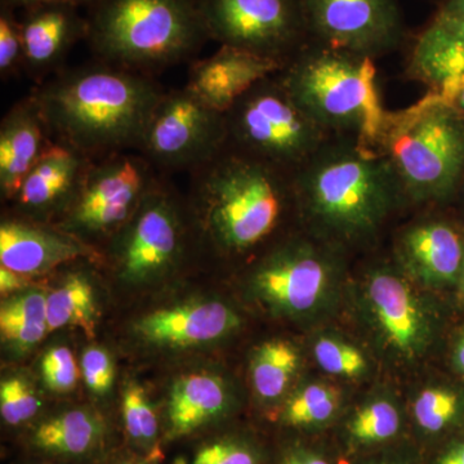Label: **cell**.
Wrapping results in <instances>:
<instances>
[{"mask_svg": "<svg viewBox=\"0 0 464 464\" xmlns=\"http://www.w3.org/2000/svg\"><path fill=\"white\" fill-rule=\"evenodd\" d=\"M299 227L335 249L369 248L409 207L392 164L377 145L332 136L293 173Z\"/></svg>", "mask_w": 464, "mask_h": 464, "instance_id": "1", "label": "cell"}, {"mask_svg": "<svg viewBox=\"0 0 464 464\" xmlns=\"http://www.w3.org/2000/svg\"><path fill=\"white\" fill-rule=\"evenodd\" d=\"M164 92L154 76L96 60L58 72L30 96L54 141L96 160L139 151Z\"/></svg>", "mask_w": 464, "mask_h": 464, "instance_id": "2", "label": "cell"}, {"mask_svg": "<svg viewBox=\"0 0 464 464\" xmlns=\"http://www.w3.org/2000/svg\"><path fill=\"white\" fill-rule=\"evenodd\" d=\"M190 217L208 246L244 256L276 243L286 216L297 215L293 173L226 145L188 173Z\"/></svg>", "mask_w": 464, "mask_h": 464, "instance_id": "3", "label": "cell"}, {"mask_svg": "<svg viewBox=\"0 0 464 464\" xmlns=\"http://www.w3.org/2000/svg\"><path fill=\"white\" fill-rule=\"evenodd\" d=\"M85 17L96 60L146 75L191 61L210 41L198 0H92Z\"/></svg>", "mask_w": 464, "mask_h": 464, "instance_id": "4", "label": "cell"}, {"mask_svg": "<svg viewBox=\"0 0 464 464\" xmlns=\"http://www.w3.org/2000/svg\"><path fill=\"white\" fill-rule=\"evenodd\" d=\"M277 75L299 108L325 132L377 145L389 111L374 60L310 41Z\"/></svg>", "mask_w": 464, "mask_h": 464, "instance_id": "5", "label": "cell"}, {"mask_svg": "<svg viewBox=\"0 0 464 464\" xmlns=\"http://www.w3.org/2000/svg\"><path fill=\"white\" fill-rule=\"evenodd\" d=\"M378 149L398 174L409 206L448 203L464 186V116L427 94L389 112Z\"/></svg>", "mask_w": 464, "mask_h": 464, "instance_id": "6", "label": "cell"}, {"mask_svg": "<svg viewBox=\"0 0 464 464\" xmlns=\"http://www.w3.org/2000/svg\"><path fill=\"white\" fill-rule=\"evenodd\" d=\"M230 148L295 173L331 139L304 114L279 75L268 76L225 112Z\"/></svg>", "mask_w": 464, "mask_h": 464, "instance_id": "7", "label": "cell"}, {"mask_svg": "<svg viewBox=\"0 0 464 464\" xmlns=\"http://www.w3.org/2000/svg\"><path fill=\"white\" fill-rule=\"evenodd\" d=\"M344 257L346 253L299 228L256 258L248 285L274 315H316L340 284Z\"/></svg>", "mask_w": 464, "mask_h": 464, "instance_id": "8", "label": "cell"}, {"mask_svg": "<svg viewBox=\"0 0 464 464\" xmlns=\"http://www.w3.org/2000/svg\"><path fill=\"white\" fill-rule=\"evenodd\" d=\"M188 216L161 177L132 218L109 240L119 279L130 285H149L174 273L188 252Z\"/></svg>", "mask_w": 464, "mask_h": 464, "instance_id": "9", "label": "cell"}, {"mask_svg": "<svg viewBox=\"0 0 464 464\" xmlns=\"http://www.w3.org/2000/svg\"><path fill=\"white\" fill-rule=\"evenodd\" d=\"M161 177L139 151L96 159L57 226L90 246L92 240H110L132 218Z\"/></svg>", "mask_w": 464, "mask_h": 464, "instance_id": "10", "label": "cell"}, {"mask_svg": "<svg viewBox=\"0 0 464 464\" xmlns=\"http://www.w3.org/2000/svg\"><path fill=\"white\" fill-rule=\"evenodd\" d=\"M227 142L225 114L183 85L164 92L152 110L139 152L159 173L188 172L216 157Z\"/></svg>", "mask_w": 464, "mask_h": 464, "instance_id": "11", "label": "cell"}, {"mask_svg": "<svg viewBox=\"0 0 464 464\" xmlns=\"http://www.w3.org/2000/svg\"><path fill=\"white\" fill-rule=\"evenodd\" d=\"M210 41L285 63L310 42L302 0H198Z\"/></svg>", "mask_w": 464, "mask_h": 464, "instance_id": "12", "label": "cell"}, {"mask_svg": "<svg viewBox=\"0 0 464 464\" xmlns=\"http://www.w3.org/2000/svg\"><path fill=\"white\" fill-rule=\"evenodd\" d=\"M311 42L378 60L406 39L399 0H302Z\"/></svg>", "mask_w": 464, "mask_h": 464, "instance_id": "13", "label": "cell"}, {"mask_svg": "<svg viewBox=\"0 0 464 464\" xmlns=\"http://www.w3.org/2000/svg\"><path fill=\"white\" fill-rule=\"evenodd\" d=\"M398 266L369 271L365 302L381 343L400 359H420L433 337L431 315Z\"/></svg>", "mask_w": 464, "mask_h": 464, "instance_id": "14", "label": "cell"}, {"mask_svg": "<svg viewBox=\"0 0 464 464\" xmlns=\"http://www.w3.org/2000/svg\"><path fill=\"white\" fill-rule=\"evenodd\" d=\"M393 258L406 276L423 285H453L462 276L464 234L448 219H420L396 234Z\"/></svg>", "mask_w": 464, "mask_h": 464, "instance_id": "15", "label": "cell"}, {"mask_svg": "<svg viewBox=\"0 0 464 464\" xmlns=\"http://www.w3.org/2000/svg\"><path fill=\"white\" fill-rule=\"evenodd\" d=\"M101 257L99 250L60 226L21 215L5 217L0 224V266L14 273L39 276L78 259Z\"/></svg>", "mask_w": 464, "mask_h": 464, "instance_id": "16", "label": "cell"}, {"mask_svg": "<svg viewBox=\"0 0 464 464\" xmlns=\"http://www.w3.org/2000/svg\"><path fill=\"white\" fill-rule=\"evenodd\" d=\"M240 316L221 301H192L146 314L134 333L149 346L182 350L224 340L239 329Z\"/></svg>", "mask_w": 464, "mask_h": 464, "instance_id": "17", "label": "cell"}, {"mask_svg": "<svg viewBox=\"0 0 464 464\" xmlns=\"http://www.w3.org/2000/svg\"><path fill=\"white\" fill-rule=\"evenodd\" d=\"M92 161L53 140L12 200L18 215L42 222L57 216L60 221L81 190Z\"/></svg>", "mask_w": 464, "mask_h": 464, "instance_id": "18", "label": "cell"}, {"mask_svg": "<svg viewBox=\"0 0 464 464\" xmlns=\"http://www.w3.org/2000/svg\"><path fill=\"white\" fill-rule=\"evenodd\" d=\"M285 63L239 48L219 45L212 56L195 61L185 87L216 111L225 114L240 97Z\"/></svg>", "mask_w": 464, "mask_h": 464, "instance_id": "19", "label": "cell"}, {"mask_svg": "<svg viewBox=\"0 0 464 464\" xmlns=\"http://www.w3.org/2000/svg\"><path fill=\"white\" fill-rule=\"evenodd\" d=\"M24 72L42 83L63 65L69 52L87 36V17L70 5H43L24 9L20 18Z\"/></svg>", "mask_w": 464, "mask_h": 464, "instance_id": "20", "label": "cell"}, {"mask_svg": "<svg viewBox=\"0 0 464 464\" xmlns=\"http://www.w3.org/2000/svg\"><path fill=\"white\" fill-rule=\"evenodd\" d=\"M52 139L32 96L18 101L0 124V192L14 200L24 179L38 163Z\"/></svg>", "mask_w": 464, "mask_h": 464, "instance_id": "21", "label": "cell"}, {"mask_svg": "<svg viewBox=\"0 0 464 464\" xmlns=\"http://www.w3.org/2000/svg\"><path fill=\"white\" fill-rule=\"evenodd\" d=\"M224 378L209 372L182 375L174 381L167 404V439L192 435L224 417L230 408Z\"/></svg>", "mask_w": 464, "mask_h": 464, "instance_id": "22", "label": "cell"}, {"mask_svg": "<svg viewBox=\"0 0 464 464\" xmlns=\"http://www.w3.org/2000/svg\"><path fill=\"white\" fill-rule=\"evenodd\" d=\"M105 433V422L96 411L72 409L39 424L32 444L54 456H87L102 444Z\"/></svg>", "mask_w": 464, "mask_h": 464, "instance_id": "23", "label": "cell"}, {"mask_svg": "<svg viewBox=\"0 0 464 464\" xmlns=\"http://www.w3.org/2000/svg\"><path fill=\"white\" fill-rule=\"evenodd\" d=\"M48 332L47 295L44 293L25 290L3 302L0 334L3 343L14 353H29L41 343Z\"/></svg>", "mask_w": 464, "mask_h": 464, "instance_id": "24", "label": "cell"}, {"mask_svg": "<svg viewBox=\"0 0 464 464\" xmlns=\"http://www.w3.org/2000/svg\"><path fill=\"white\" fill-rule=\"evenodd\" d=\"M50 332L76 326L88 338L96 334L97 304L90 277L81 271L67 274L56 290L47 295Z\"/></svg>", "mask_w": 464, "mask_h": 464, "instance_id": "25", "label": "cell"}, {"mask_svg": "<svg viewBox=\"0 0 464 464\" xmlns=\"http://www.w3.org/2000/svg\"><path fill=\"white\" fill-rule=\"evenodd\" d=\"M297 350L285 341H268L256 348L250 360V381L264 401L282 398L297 373Z\"/></svg>", "mask_w": 464, "mask_h": 464, "instance_id": "26", "label": "cell"}, {"mask_svg": "<svg viewBox=\"0 0 464 464\" xmlns=\"http://www.w3.org/2000/svg\"><path fill=\"white\" fill-rule=\"evenodd\" d=\"M340 393L329 384L308 383L288 400L283 420L292 427H319L331 422L340 408Z\"/></svg>", "mask_w": 464, "mask_h": 464, "instance_id": "27", "label": "cell"}, {"mask_svg": "<svg viewBox=\"0 0 464 464\" xmlns=\"http://www.w3.org/2000/svg\"><path fill=\"white\" fill-rule=\"evenodd\" d=\"M123 420L125 431L139 447L151 448L158 438L157 411L140 384L128 383L123 393Z\"/></svg>", "mask_w": 464, "mask_h": 464, "instance_id": "28", "label": "cell"}, {"mask_svg": "<svg viewBox=\"0 0 464 464\" xmlns=\"http://www.w3.org/2000/svg\"><path fill=\"white\" fill-rule=\"evenodd\" d=\"M399 430V411L387 400H377L360 409L348 426L351 436L362 444L387 441Z\"/></svg>", "mask_w": 464, "mask_h": 464, "instance_id": "29", "label": "cell"}, {"mask_svg": "<svg viewBox=\"0 0 464 464\" xmlns=\"http://www.w3.org/2000/svg\"><path fill=\"white\" fill-rule=\"evenodd\" d=\"M459 411L456 392L441 387L423 390L415 399L413 411L418 426L423 431L436 433L447 429Z\"/></svg>", "mask_w": 464, "mask_h": 464, "instance_id": "30", "label": "cell"}, {"mask_svg": "<svg viewBox=\"0 0 464 464\" xmlns=\"http://www.w3.org/2000/svg\"><path fill=\"white\" fill-rule=\"evenodd\" d=\"M314 355L326 373L356 378L366 372V359L362 351L334 337H322L315 342Z\"/></svg>", "mask_w": 464, "mask_h": 464, "instance_id": "31", "label": "cell"}, {"mask_svg": "<svg viewBox=\"0 0 464 464\" xmlns=\"http://www.w3.org/2000/svg\"><path fill=\"white\" fill-rule=\"evenodd\" d=\"M41 409V400L30 382L24 377H9L0 384V413L9 426L32 420Z\"/></svg>", "mask_w": 464, "mask_h": 464, "instance_id": "32", "label": "cell"}, {"mask_svg": "<svg viewBox=\"0 0 464 464\" xmlns=\"http://www.w3.org/2000/svg\"><path fill=\"white\" fill-rule=\"evenodd\" d=\"M24 72V42L16 9L0 5V75L3 81Z\"/></svg>", "mask_w": 464, "mask_h": 464, "instance_id": "33", "label": "cell"}, {"mask_svg": "<svg viewBox=\"0 0 464 464\" xmlns=\"http://www.w3.org/2000/svg\"><path fill=\"white\" fill-rule=\"evenodd\" d=\"M418 36L464 47V0H444Z\"/></svg>", "mask_w": 464, "mask_h": 464, "instance_id": "34", "label": "cell"}, {"mask_svg": "<svg viewBox=\"0 0 464 464\" xmlns=\"http://www.w3.org/2000/svg\"><path fill=\"white\" fill-rule=\"evenodd\" d=\"M42 375L45 386L57 393H66L76 386L79 368L67 347L51 348L42 360Z\"/></svg>", "mask_w": 464, "mask_h": 464, "instance_id": "35", "label": "cell"}, {"mask_svg": "<svg viewBox=\"0 0 464 464\" xmlns=\"http://www.w3.org/2000/svg\"><path fill=\"white\" fill-rule=\"evenodd\" d=\"M82 374L85 384L96 395H105L114 383V362L108 351L101 347H90L82 356Z\"/></svg>", "mask_w": 464, "mask_h": 464, "instance_id": "36", "label": "cell"}, {"mask_svg": "<svg viewBox=\"0 0 464 464\" xmlns=\"http://www.w3.org/2000/svg\"><path fill=\"white\" fill-rule=\"evenodd\" d=\"M191 464H258V458L239 441L219 440L201 448Z\"/></svg>", "mask_w": 464, "mask_h": 464, "instance_id": "37", "label": "cell"}, {"mask_svg": "<svg viewBox=\"0 0 464 464\" xmlns=\"http://www.w3.org/2000/svg\"><path fill=\"white\" fill-rule=\"evenodd\" d=\"M430 96L442 101V102L447 103L451 109L464 116V75L453 83L442 88L438 93L430 94Z\"/></svg>", "mask_w": 464, "mask_h": 464, "instance_id": "38", "label": "cell"}, {"mask_svg": "<svg viewBox=\"0 0 464 464\" xmlns=\"http://www.w3.org/2000/svg\"><path fill=\"white\" fill-rule=\"evenodd\" d=\"M30 286V277L14 273L5 266H0V292L3 297L12 293L21 292Z\"/></svg>", "mask_w": 464, "mask_h": 464, "instance_id": "39", "label": "cell"}, {"mask_svg": "<svg viewBox=\"0 0 464 464\" xmlns=\"http://www.w3.org/2000/svg\"><path fill=\"white\" fill-rule=\"evenodd\" d=\"M92 0H0V5H8L14 9H27L43 5H70L75 7H88Z\"/></svg>", "mask_w": 464, "mask_h": 464, "instance_id": "40", "label": "cell"}, {"mask_svg": "<svg viewBox=\"0 0 464 464\" xmlns=\"http://www.w3.org/2000/svg\"><path fill=\"white\" fill-rule=\"evenodd\" d=\"M282 464H331L324 458L307 450H295L284 458Z\"/></svg>", "mask_w": 464, "mask_h": 464, "instance_id": "41", "label": "cell"}, {"mask_svg": "<svg viewBox=\"0 0 464 464\" xmlns=\"http://www.w3.org/2000/svg\"><path fill=\"white\" fill-rule=\"evenodd\" d=\"M439 464H464V444L450 449L440 458Z\"/></svg>", "mask_w": 464, "mask_h": 464, "instance_id": "42", "label": "cell"}, {"mask_svg": "<svg viewBox=\"0 0 464 464\" xmlns=\"http://www.w3.org/2000/svg\"><path fill=\"white\" fill-rule=\"evenodd\" d=\"M454 362H456L458 371L464 375V333L459 341H458L456 353H454Z\"/></svg>", "mask_w": 464, "mask_h": 464, "instance_id": "43", "label": "cell"}, {"mask_svg": "<svg viewBox=\"0 0 464 464\" xmlns=\"http://www.w3.org/2000/svg\"><path fill=\"white\" fill-rule=\"evenodd\" d=\"M160 454V450L158 448H154L150 451V456L145 458V459L134 460V462L125 464H159L161 457Z\"/></svg>", "mask_w": 464, "mask_h": 464, "instance_id": "44", "label": "cell"}, {"mask_svg": "<svg viewBox=\"0 0 464 464\" xmlns=\"http://www.w3.org/2000/svg\"><path fill=\"white\" fill-rule=\"evenodd\" d=\"M459 284H460V288H462V292H463V295H464V266H463L462 276H460Z\"/></svg>", "mask_w": 464, "mask_h": 464, "instance_id": "45", "label": "cell"}, {"mask_svg": "<svg viewBox=\"0 0 464 464\" xmlns=\"http://www.w3.org/2000/svg\"><path fill=\"white\" fill-rule=\"evenodd\" d=\"M463 190H464V186H463V188H462V190H460V191H463ZM458 195H459V194H458Z\"/></svg>", "mask_w": 464, "mask_h": 464, "instance_id": "46", "label": "cell"}]
</instances>
